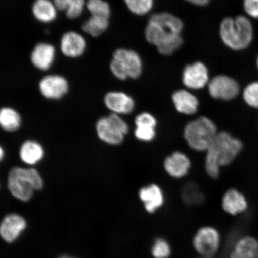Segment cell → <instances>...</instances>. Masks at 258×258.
<instances>
[{"mask_svg": "<svg viewBox=\"0 0 258 258\" xmlns=\"http://www.w3.org/2000/svg\"><path fill=\"white\" fill-rule=\"evenodd\" d=\"M183 29L179 18L168 13H159L151 16L145 28V38L160 54L168 56L182 46Z\"/></svg>", "mask_w": 258, "mask_h": 258, "instance_id": "obj_1", "label": "cell"}, {"mask_svg": "<svg viewBox=\"0 0 258 258\" xmlns=\"http://www.w3.org/2000/svg\"><path fill=\"white\" fill-rule=\"evenodd\" d=\"M243 149V143L227 132H218L206 151L205 169L211 178L219 176L220 167L233 163Z\"/></svg>", "mask_w": 258, "mask_h": 258, "instance_id": "obj_2", "label": "cell"}, {"mask_svg": "<svg viewBox=\"0 0 258 258\" xmlns=\"http://www.w3.org/2000/svg\"><path fill=\"white\" fill-rule=\"evenodd\" d=\"M219 31L222 42L232 50H244L253 40L252 25L245 16L225 18L221 22Z\"/></svg>", "mask_w": 258, "mask_h": 258, "instance_id": "obj_3", "label": "cell"}, {"mask_svg": "<svg viewBox=\"0 0 258 258\" xmlns=\"http://www.w3.org/2000/svg\"><path fill=\"white\" fill-rule=\"evenodd\" d=\"M8 187L16 199L27 202L32 198L34 191L43 188V180L37 170L16 167L10 171Z\"/></svg>", "mask_w": 258, "mask_h": 258, "instance_id": "obj_4", "label": "cell"}, {"mask_svg": "<svg viewBox=\"0 0 258 258\" xmlns=\"http://www.w3.org/2000/svg\"><path fill=\"white\" fill-rule=\"evenodd\" d=\"M217 126L211 119L199 117L189 122L184 130V137L190 148L197 151H206L218 134Z\"/></svg>", "mask_w": 258, "mask_h": 258, "instance_id": "obj_5", "label": "cell"}, {"mask_svg": "<svg viewBox=\"0 0 258 258\" xmlns=\"http://www.w3.org/2000/svg\"><path fill=\"white\" fill-rule=\"evenodd\" d=\"M110 70L118 80L136 79L143 72V62L136 51L118 48L113 53Z\"/></svg>", "mask_w": 258, "mask_h": 258, "instance_id": "obj_6", "label": "cell"}, {"mask_svg": "<svg viewBox=\"0 0 258 258\" xmlns=\"http://www.w3.org/2000/svg\"><path fill=\"white\" fill-rule=\"evenodd\" d=\"M98 137L104 143L110 145H120L128 132V125L117 114L112 113L107 117L99 119L96 124Z\"/></svg>", "mask_w": 258, "mask_h": 258, "instance_id": "obj_7", "label": "cell"}, {"mask_svg": "<svg viewBox=\"0 0 258 258\" xmlns=\"http://www.w3.org/2000/svg\"><path fill=\"white\" fill-rule=\"evenodd\" d=\"M221 235L212 226H203L198 229L192 238V246L201 257L212 258L221 246Z\"/></svg>", "mask_w": 258, "mask_h": 258, "instance_id": "obj_8", "label": "cell"}, {"mask_svg": "<svg viewBox=\"0 0 258 258\" xmlns=\"http://www.w3.org/2000/svg\"><path fill=\"white\" fill-rule=\"evenodd\" d=\"M240 86L231 77L219 75L213 78L208 84V92L213 98L231 101L240 93Z\"/></svg>", "mask_w": 258, "mask_h": 258, "instance_id": "obj_9", "label": "cell"}, {"mask_svg": "<svg viewBox=\"0 0 258 258\" xmlns=\"http://www.w3.org/2000/svg\"><path fill=\"white\" fill-rule=\"evenodd\" d=\"M41 94L48 99L62 98L69 91V83L59 75H48L42 78L38 84Z\"/></svg>", "mask_w": 258, "mask_h": 258, "instance_id": "obj_10", "label": "cell"}, {"mask_svg": "<svg viewBox=\"0 0 258 258\" xmlns=\"http://www.w3.org/2000/svg\"><path fill=\"white\" fill-rule=\"evenodd\" d=\"M183 83L191 89H201L209 82V73L207 67L201 62L188 64L183 70Z\"/></svg>", "mask_w": 258, "mask_h": 258, "instance_id": "obj_11", "label": "cell"}, {"mask_svg": "<svg viewBox=\"0 0 258 258\" xmlns=\"http://www.w3.org/2000/svg\"><path fill=\"white\" fill-rule=\"evenodd\" d=\"M27 227V221L21 215L11 214L6 216L0 226V234L8 243H14Z\"/></svg>", "mask_w": 258, "mask_h": 258, "instance_id": "obj_12", "label": "cell"}, {"mask_svg": "<svg viewBox=\"0 0 258 258\" xmlns=\"http://www.w3.org/2000/svg\"><path fill=\"white\" fill-rule=\"evenodd\" d=\"M105 105L116 114H128L134 111L135 102L132 97L122 92H109L104 97Z\"/></svg>", "mask_w": 258, "mask_h": 258, "instance_id": "obj_13", "label": "cell"}, {"mask_svg": "<svg viewBox=\"0 0 258 258\" xmlns=\"http://www.w3.org/2000/svg\"><path fill=\"white\" fill-rule=\"evenodd\" d=\"M55 55V47L52 44L40 43L37 44L31 51L30 60L36 69L47 71L52 66Z\"/></svg>", "mask_w": 258, "mask_h": 258, "instance_id": "obj_14", "label": "cell"}, {"mask_svg": "<svg viewBox=\"0 0 258 258\" xmlns=\"http://www.w3.org/2000/svg\"><path fill=\"white\" fill-rule=\"evenodd\" d=\"M191 160L183 153L176 151L164 161V167L170 176L182 178L188 174L191 168Z\"/></svg>", "mask_w": 258, "mask_h": 258, "instance_id": "obj_15", "label": "cell"}, {"mask_svg": "<svg viewBox=\"0 0 258 258\" xmlns=\"http://www.w3.org/2000/svg\"><path fill=\"white\" fill-rule=\"evenodd\" d=\"M86 41L82 35L74 31L66 32L60 41V50L64 56L77 58L85 53Z\"/></svg>", "mask_w": 258, "mask_h": 258, "instance_id": "obj_16", "label": "cell"}, {"mask_svg": "<svg viewBox=\"0 0 258 258\" xmlns=\"http://www.w3.org/2000/svg\"><path fill=\"white\" fill-rule=\"evenodd\" d=\"M139 197L144 203L145 211L149 214H154L164 204L163 192L157 185L151 184L143 187L139 192Z\"/></svg>", "mask_w": 258, "mask_h": 258, "instance_id": "obj_17", "label": "cell"}, {"mask_svg": "<svg viewBox=\"0 0 258 258\" xmlns=\"http://www.w3.org/2000/svg\"><path fill=\"white\" fill-rule=\"evenodd\" d=\"M136 128L135 137L138 140L144 142L153 141L156 137L157 120L153 115L148 112H143L135 118Z\"/></svg>", "mask_w": 258, "mask_h": 258, "instance_id": "obj_18", "label": "cell"}, {"mask_svg": "<svg viewBox=\"0 0 258 258\" xmlns=\"http://www.w3.org/2000/svg\"><path fill=\"white\" fill-rule=\"evenodd\" d=\"M222 207L227 214L235 216L246 211L248 203L243 194L237 189H231L222 198Z\"/></svg>", "mask_w": 258, "mask_h": 258, "instance_id": "obj_19", "label": "cell"}, {"mask_svg": "<svg viewBox=\"0 0 258 258\" xmlns=\"http://www.w3.org/2000/svg\"><path fill=\"white\" fill-rule=\"evenodd\" d=\"M172 101L176 110L181 114L192 115L198 110V98L186 90H179L174 93Z\"/></svg>", "mask_w": 258, "mask_h": 258, "instance_id": "obj_20", "label": "cell"}, {"mask_svg": "<svg viewBox=\"0 0 258 258\" xmlns=\"http://www.w3.org/2000/svg\"><path fill=\"white\" fill-rule=\"evenodd\" d=\"M57 9L51 0H35L32 5L31 11L34 17L42 23H50L55 20Z\"/></svg>", "mask_w": 258, "mask_h": 258, "instance_id": "obj_21", "label": "cell"}, {"mask_svg": "<svg viewBox=\"0 0 258 258\" xmlns=\"http://www.w3.org/2000/svg\"><path fill=\"white\" fill-rule=\"evenodd\" d=\"M44 150L41 145L34 141H27L22 145L19 155L22 161L28 165H34L44 157Z\"/></svg>", "mask_w": 258, "mask_h": 258, "instance_id": "obj_22", "label": "cell"}, {"mask_svg": "<svg viewBox=\"0 0 258 258\" xmlns=\"http://www.w3.org/2000/svg\"><path fill=\"white\" fill-rule=\"evenodd\" d=\"M233 250L244 258H258V240L249 235L242 237L235 241Z\"/></svg>", "mask_w": 258, "mask_h": 258, "instance_id": "obj_23", "label": "cell"}, {"mask_svg": "<svg viewBox=\"0 0 258 258\" xmlns=\"http://www.w3.org/2000/svg\"><path fill=\"white\" fill-rule=\"evenodd\" d=\"M109 18L91 15L82 25V30L93 37H98L109 27Z\"/></svg>", "mask_w": 258, "mask_h": 258, "instance_id": "obj_24", "label": "cell"}, {"mask_svg": "<svg viewBox=\"0 0 258 258\" xmlns=\"http://www.w3.org/2000/svg\"><path fill=\"white\" fill-rule=\"evenodd\" d=\"M57 10L63 11L68 18L79 17L85 8V0H53Z\"/></svg>", "mask_w": 258, "mask_h": 258, "instance_id": "obj_25", "label": "cell"}, {"mask_svg": "<svg viewBox=\"0 0 258 258\" xmlns=\"http://www.w3.org/2000/svg\"><path fill=\"white\" fill-rule=\"evenodd\" d=\"M0 124L6 131L14 132L18 130L21 124L20 115L14 109L3 108L0 112Z\"/></svg>", "mask_w": 258, "mask_h": 258, "instance_id": "obj_26", "label": "cell"}, {"mask_svg": "<svg viewBox=\"0 0 258 258\" xmlns=\"http://www.w3.org/2000/svg\"><path fill=\"white\" fill-rule=\"evenodd\" d=\"M150 253L153 258H169L172 253V247L166 238L157 237L151 245Z\"/></svg>", "mask_w": 258, "mask_h": 258, "instance_id": "obj_27", "label": "cell"}, {"mask_svg": "<svg viewBox=\"0 0 258 258\" xmlns=\"http://www.w3.org/2000/svg\"><path fill=\"white\" fill-rule=\"evenodd\" d=\"M86 5L90 15L110 18V6L104 0H88Z\"/></svg>", "mask_w": 258, "mask_h": 258, "instance_id": "obj_28", "label": "cell"}, {"mask_svg": "<svg viewBox=\"0 0 258 258\" xmlns=\"http://www.w3.org/2000/svg\"><path fill=\"white\" fill-rule=\"evenodd\" d=\"M125 5L132 14L144 15L153 8V0H124Z\"/></svg>", "mask_w": 258, "mask_h": 258, "instance_id": "obj_29", "label": "cell"}, {"mask_svg": "<svg viewBox=\"0 0 258 258\" xmlns=\"http://www.w3.org/2000/svg\"><path fill=\"white\" fill-rule=\"evenodd\" d=\"M243 97L244 101L251 108L258 109V82H254L245 88Z\"/></svg>", "mask_w": 258, "mask_h": 258, "instance_id": "obj_30", "label": "cell"}, {"mask_svg": "<svg viewBox=\"0 0 258 258\" xmlns=\"http://www.w3.org/2000/svg\"><path fill=\"white\" fill-rule=\"evenodd\" d=\"M243 8L248 16L258 19V0H244Z\"/></svg>", "mask_w": 258, "mask_h": 258, "instance_id": "obj_31", "label": "cell"}, {"mask_svg": "<svg viewBox=\"0 0 258 258\" xmlns=\"http://www.w3.org/2000/svg\"><path fill=\"white\" fill-rule=\"evenodd\" d=\"M185 191L186 194L185 196L186 199L191 197L187 201L191 203H197L201 201V194L200 193L196 188H193L192 186H190L189 189L186 188Z\"/></svg>", "mask_w": 258, "mask_h": 258, "instance_id": "obj_32", "label": "cell"}, {"mask_svg": "<svg viewBox=\"0 0 258 258\" xmlns=\"http://www.w3.org/2000/svg\"><path fill=\"white\" fill-rule=\"evenodd\" d=\"M186 1L192 3L193 5L199 6H206L209 2V0H186Z\"/></svg>", "mask_w": 258, "mask_h": 258, "instance_id": "obj_33", "label": "cell"}, {"mask_svg": "<svg viewBox=\"0 0 258 258\" xmlns=\"http://www.w3.org/2000/svg\"><path fill=\"white\" fill-rule=\"evenodd\" d=\"M229 258H244L243 256H242L241 254L236 252V251L234 250H232L230 253V255H229Z\"/></svg>", "mask_w": 258, "mask_h": 258, "instance_id": "obj_34", "label": "cell"}, {"mask_svg": "<svg viewBox=\"0 0 258 258\" xmlns=\"http://www.w3.org/2000/svg\"><path fill=\"white\" fill-rule=\"evenodd\" d=\"M1 153H0V157H1V159L2 160L3 159V156H4V151H3V148H1Z\"/></svg>", "mask_w": 258, "mask_h": 258, "instance_id": "obj_35", "label": "cell"}, {"mask_svg": "<svg viewBox=\"0 0 258 258\" xmlns=\"http://www.w3.org/2000/svg\"><path fill=\"white\" fill-rule=\"evenodd\" d=\"M59 258H76V257H72V256H71L69 255H62V256H60Z\"/></svg>", "mask_w": 258, "mask_h": 258, "instance_id": "obj_36", "label": "cell"}, {"mask_svg": "<svg viewBox=\"0 0 258 258\" xmlns=\"http://www.w3.org/2000/svg\"><path fill=\"white\" fill-rule=\"evenodd\" d=\"M256 66H257V69H258V56L257 57V60H256Z\"/></svg>", "mask_w": 258, "mask_h": 258, "instance_id": "obj_37", "label": "cell"}, {"mask_svg": "<svg viewBox=\"0 0 258 258\" xmlns=\"http://www.w3.org/2000/svg\"><path fill=\"white\" fill-rule=\"evenodd\" d=\"M201 258H205V257H201Z\"/></svg>", "mask_w": 258, "mask_h": 258, "instance_id": "obj_38", "label": "cell"}]
</instances>
